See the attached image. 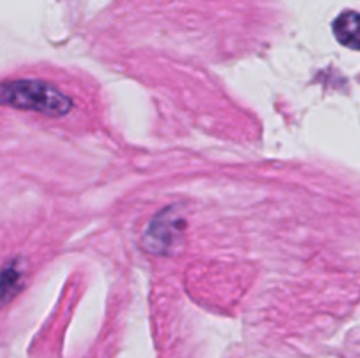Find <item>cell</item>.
Listing matches in <instances>:
<instances>
[{"instance_id":"6da1fadb","label":"cell","mask_w":360,"mask_h":358,"mask_svg":"<svg viewBox=\"0 0 360 358\" xmlns=\"http://www.w3.org/2000/svg\"><path fill=\"white\" fill-rule=\"evenodd\" d=\"M2 102L23 111H35L58 118L69 114L72 100L55 84L37 79L6 81L2 86Z\"/></svg>"},{"instance_id":"7a4b0ae2","label":"cell","mask_w":360,"mask_h":358,"mask_svg":"<svg viewBox=\"0 0 360 358\" xmlns=\"http://www.w3.org/2000/svg\"><path fill=\"white\" fill-rule=\"evenodd\" d=\"M183 232V220L172 211H164L151 221L144 235V246L153 253H169L179 241Z\"/></svg>"},{"instance_id":"3957f363","label":"cell","mask_w":360,"mask_h":358,"mask_svg":"<svg viewBox=\"0 0 360 358\" xmlns=\"http://www.w3.org/2000/svg\"><path fill=\"white\" fill-rule=\"evenodd\" d=\"M334 35L343 46L360 51V13L345 11L334 20Z\"/></svg>"}]
</instances>
